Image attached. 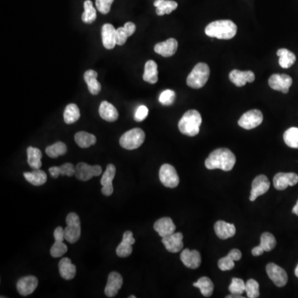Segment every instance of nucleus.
<instances>
[{
	"mask_svg": "<svg viewBox=\"0 0 298 298\" xmlns=\"http://www.w3.org/2000/svg\"><path fill=\"white\" fill-rule=\"evenodd\" d=\"M236 163L235 154L230 149L221 147L212 152L205 160V166L209 170L220 169L229 172L233 169Z\"/></svg>",
	"mask_w": 298,
	"mask_h": 298,
	"instance_id": "1",
	"label": "nucleus"
},
{
	"mask_svg": "<svg viewBox=\"0 0 298 298\" xmlns=\"http://www.w3.org/2000/svg\"><path fill=\"white\" fill-rule=\"evenodd\" d=\"M205 33L217 39H232L237 33V26L231 20H217L206 26Z\"/></svg>",
	"mask_w": 298,
	"mask_h": 298,
	"instance_id": "2",
	"label": "nucleus"
},
{
	"mask_svg": "<svg viewBox=\"0 0 298 298\" xmlns=\"http://www.w3.org/2000/svg\"><path fill=\"white\" fill-rule=\"evenodd\" d=\"M202 123L201 115L197 110H190L186 111L178 123V128L182 134L194 137L200 132V127Z\"/></svg>",
	"mask_w": 298,
	"mask_h": 298,
	"instance_id": "3",
	"label": "nucleus"
},
{
	"mask_svg": "<svg viewBox=\"0 0 298 298\" xmlns=\"http://www.w3.org/2000/svg\"><path fill=\"white\" fill-rule=\"evenodd\" d=\"M210 67L205 63L200 62L194 66L193 70L188 74L186 84L193 89L202 88L210 77Z\"/></svg>",
	"mask_w": 298,
	"mask_h": 298,
	"instance_id": "4",
	"label": "nucleus"
},
{
	"mask_svg": "<svg viewBox=\"0 0 298 298\" xmlns=\"http://www.w3.org/2000/svg\"><path fill=\"white\" fill-rule=\"evenodd\" d=\"M145 133L139 128H133L124 133L119 139V144L127 150L137 149L143 143Z\"/></svg>",
	"mask_w": 298,
	"mask_h": 298,
	"instance_id": "5",
	"label": "nucleus"
},
{
	"mask_svg": "<svg viewBox=\"0 0 298 298\" xmlns=\"http://www.w3.org/2000/svg\"><path fill=\"white\" fill-rule=\"evenodd\" d=\"M65 222L67 226L64 229L65 232V240L70 244L77 243L81 238L82 235V227H81V219L78 214L76 213H70L67 214Z\"/></svg>",
	"mask_w": 298,
	"mask_h": 298,
	"instance_id": "6",
	"label": "nucleus"
},
{
	"mask_svg": "<svg viewBox=\"0 0 298 298\" xmlns=\"http://www.w3.org/2000/svg\"><path fill=\"white\" fill-rule=\"evenodd\" d=\"M159 179L162 184L168 188H175L179 185L180 179L177 171L170 164H163L159 171Z\"/></svg>",
	"mask_w": 298,
	"mask_h": 298,
	"instance_id": "7",
	"label": "nucleus"
},
{
	"mask_svg": "<svg viewBox=\"0 0 298 298\" xmlns=\"http://www.w3.org/2000/svg\"><path fill=\"white\" fill-rule=\"evenodd\" d=\"M263 113L259 110H252L246 112L240 117L238 124L245 129H253L263 123Z\"/></svg>",
	"mask_w": 298,
	"mask_h": 298,
	"instance_id": "8",
	"label": "nucleus"
},
{
	"mask_svg": "<svg viewBox=\"0 0 298 298\" xmlns=\"http://www.w3.org/2000/svg\"><path fill=\"white\" fill-rule=\"evenodd\" d=\"M102 173V168L99 165L91 166L86 163H79L76 167V174L77 179L87 182L93 177H98Z\"/></svg>",
	"mask_w": 298,
	"mask_h": 298,
	"instance_id": "9",
	"label": "nucleus"
},
{
	"mask_svg": "<svg viewBox=\"0 0 298 298\" xmlns=\"http://www.w3.org/2000/svg\"><path fill=\"white\" fill-rule=\"evenodd\" d=\"M270 188V182L265 175H259L254 178L252 182V189L250 191L249 200L254 201L259 196L268 192Z\"/></svg>",
	"mask_w": 298,
	"mask_h": 298,
	"instance_id": "10",
	"label": "nucleus"
},
{
	"mask_svg": "<svg viewBox=\"0 0 298 298\" xmlns=\"http://www.w3.org/2000/svg\"><path fill=\"white\" fill-rule=\"evenodd\" d=\"M268 85L274 91L286 94L292 85V79L288 74H273L268 79Z\"/></svg>",
	"mask_w": 298,
	"mask_h": 298,
	"instance_id": "11",
	"label": "nucleus"
},
{
	"mask_svg": "<svg viewBox=\"0 0 298 298\" xmlns=\"http://www.w3.org/2000/svg\"><path fill=\"white\" fill-rule=\"evenodd\" d=\"M266 272L268 277L273 281L276 286L278 287L284 286L287 282L288 277L286 274V271L280 266L277 265L273 263H268L266 267Z\"/></svg>",
	"mask_w": 298,
	"mask_h": 298,
	"instance_id": "12",
	"label": "nucleus"
},
{
	"mask_svg": "<svg viewBox=\"0 0 298 298\" xmlns=\"http://www.w3.org/2000/svg\"><path fill=\"white\" fill-rule=\"evenodd\" d=\"M54 238L55 243L51 246L50 253L53 258H60L67 252V246L63 243V240H65V232L62 227L59 226L56 228L54 231Z\"/></svg>",
	"mask_w": 298,
	"mask_h": 298,
	"instance_id": "13",
	"label": "nucleus"
},
{
	"mask_svg": "<svg viewBox=\"0 0 298 298\" xmlns=\"http://www.w3.org/2000/svg\"><path fill=\"white\" fill-rule=\"evenodd\" d=\"M298 183V175L293 173H279L273 177V186L278 191H283L288 186H293Z\"/></svg>",
	"mask_w": 298,
	"mask_h": 298,
	"instance_id": "14",
	"label": "nucleus"
},
{
	"mask_svg": "<svg viewBox=\"0 0 298 298\" xmlns=\"http://www.w3.org/2000/svg\"><path fill=\"white\" fill-rule=\"evenodd\" d=\"M116 174V168L114 164H109L106 168L105 173H103L100 183L102 185V192L105 196H111L114 192V186H113V180Z\"/></svg>",
	"mask_w": 298,
	"mask_h": 298,
	"instance_id": "15",
	"label": "nucleus"
},
{
	"mask_svg": "<svg viewBox=\"0 0 298 298\" xmlns=\"http://www.w3.org/2000/svg\"><path fill=\"white\" fill-rule=\"evenodd\" d=\"M123 277L117 272H112L108 276L105 294L108 297H114L123 286Z\"/></svg>",
	"mask_w": 298,
	"mask_h": 298,
	"instance_id": "16",
	"label": "nucleus"
},
{
	"mask_svg": "<svg viewBox=\"0 0 298 298\" xmlns=\"http://www.w3.org/2000/svg\"><path fill=\"white\" fill-rule=\"evenodd\" d=\"M135 243V239L133 238L132 231H127L123 235V240L118 245L116 249V254L120 258H127L130 256L133 252L132 245Z\"/></svg>",
	"mask_w": 298,
	"mask_h": 298,
	"instance_id": "17",
	"label": "nucleus"
},
{
	"mask_svg": "<svg viewBox=\"0 0 298 298\" xmlns=\"http://www.w3.org/2000/svg\"><path fill=\"white\" fill-rule=\"evenodd\" d=\"M38 285V280L34 276H26L17 282V290L21 296H28L35 291Z\"/></svg>",
	"mask_w": 298,
	"mask_h": 298,
	"instance_id": "18",
	"label": "nucleus"
},
{
	"mask_svg": "<svg viewBox=\"0 0 298 298\" xmlns=\"http://www.w3.org/2000/svg\"><path fill=\"white\" fill-rule=\"evenodd\" d=\"M166 249L170 253H178L183 249V235L182 233H173L165 236L162 240Z\"/></svg>",
	"mask_w": 298,
	"mask_h": 298,
	"instance_id": "19",
	"label": "nucleus"
},
{
	"mask_svg": "<svg viewBox=\"0 0 298 298\" xmlns=\"http://www.w3.org/2000/svg\"><path fill=\"white\" fill-rule=\"evenodd\" d=\"M230 80L236 87H245L247 83H252L255 80V74L251 70L241 71L239 70H233L229 74Z\"/></svg>",
	"mask_w": 298,
	"mask_h": 298,
	"instance_id": "20",
	"label": "nucleus"
},
{
	"mask_svg": "<svg viewBox=\"0 0 298 298\" xmlns=\"http://www.w3.org/2000/svg\"><path fill=\"white\" fill-rule=\"evenodd\" d=\"M180 258L186 268L196 269L201 264V256L197 250L184 249L182 250Z\"/></svg>",
	"mask_w": 298,
	"mask_h": 298,
	"instance_id": "21",
	"label": "nucleus"
},
{
	"mask_svg": "<svg viewBox=\"0 0 298 298\" xmlns=\"http://www.w3.org/2000/svg\"><path fill=\"white\" fill-rule=\"evenodd\" d=\"M101 36H102L103 45L105 48L108 50H112L117 45L116 29L114 26L110 24H105L103 25L101 29Z\"/></svg>",
	"mask_w": 298,
	"mask_h": 298,
	"instance_id": "22",
	"label": "nucleus"
},
{
	"mask_svg": "<svg viewBox=\"0 0 298 298\" xmlns=\"http://www.w3.org/2000/svg\"><path fill=\"white\" fill-rule=\"evenodd\" d=\"M178 42L174 38H169L164 42H159L155 45L154 51L156 53L164 56V57H170L173 56L177 51Z\"/></svg>",
	"mask_w": 298,
	"mask_h": 298,
	"instance_id": "23",
	"label": "nucleus"
},
{
	"mask_svg": "<svg viewBox=\"0 0 298 298\" xmlns=\"http://www.w3.org/2000/svg\"><path fill=\"white\" fill-rule=\"evenodd\" d=\"M214 232L220 240H227L233 237L236 233V226L224 220H219L214 224Z\"/></svg>",
	"mask_w": 298,
	"mask_h": 298,
	"instance_id": "24",
	"label": "nucleus"
},
{
	"mask_svg": "<svg viewBox=\"0 0 298 298\" xmlns=\"http://www.w3.org/2000/svg\"><path fill=\"white\" fill-rule=\"evenodd\" d=\"M154 228L162 238L172 235L176 231V226L173 223V219L169 217H163L157 220L154 224Z\"/></svg>",
	"mask_w": 298,
	"mask_h": 298,
	"instance_id": "25",
	"label": "nucleus"
},
{
	"mask_svg": "<svg viewBox=\"0 0 298 298\" xmlns=\"http://www.w3.org/2000/svg\"><path fill=\"white\" fill-rule=\"evenodd\" d=\"M99 114L104 120L108 122L116 121L119 113L116 108L108 101H102L99 108Z\"/></svg>",
	"mask_w": 298,
	"mask_h": 298,
	"instance_id": "26",
	"label": "nucleus"
},
{
	"mask_svg": "<svg viewBox=\"0 0 298 298\" xmlns=\"http://www.w3.org/2000/svg\"><path fill=\"white\" fill-rule=\"evenodd\" d=\"M59 273L63 279L71 280L74 278L77 273V267L71 263L69 258H63L59 262Z\"/></svg>",
	"mask_w": 298,
	"mask_h": 298,
	"instance_id": "27",
	"label": "nucleus"
},
{
	"mask_svg": "<svg viewBox=\"0 0 298 298\" xmlns=\"http://www.w3.org/2000/svg\"><path fill=\"white\" fill-rule=\"evenodd\" d=\"M97 77H98V73L94 70H87L84 74L85 82L88 86L90 93L93 96L98 95L101 91V85L97 81Z\"/></svg>",
	"mask_w": 298,
	"mask_h": 298,
	"instance_id": "28",
	"label": "nucleus"
},
{
	"mask_svg": "<svg viewBox=\"0 0 298 298\" xmlns=\"http://www.w3.org/2000/svg\"><path fill=\"white\" fill-rule=\"evenodd\" d=\"M135 30L136 25L132 22H128L124 27L118 28L116 30L117 45L123 46L125 44L128 37L133 35Z\"/></svg>",
	"mask_w": 298,
	"mask_h": 298,
	"instance_id": "29",
	"label": "nucleus"
},
{
	"mask_svg": "<svg viewBox=\"0 0 298 298\" xmlns=\"http://www.w3.org/2000/svg\"><path fill=\"white\" fill-rule=\"evenodd\" d=\"M159 71H158V65L153 60H149L146 62L144 66V73H143V80L144 82L149 84H156L159 81Z\"/></svg>",
	"mask_w": 298,
	"mask_h": 298,
	"instance_id": "30",
	"label": "nucleus"
},
{
	"mask_svg": "<svg viewBox=\"0 0 298 298\" xmlns=\"http://www.w3.org/2000/svg\"><path fill=\"white\" fill-rule=\"evenodd\" d=\"M154 5L156 8V14L159 16L170 14L177 10L178 6L177 3L173 0H156Z\"/></svg>",
	"mask_w": 298,
	"mask_h": 298,
	"instance_id": "31",
	"label": "nucleus"
},
{
	"mask_svg": "<svg viewBox=\"0 0 298 298\" xmlns=\"http://www.w3.org/2000/svg\"><path fill=\"white\" fill-rule=\"evenodd\" d=\"M24 177L29 183L36 186L44 185L47 180V174L40 169H34L30 173H24Z\"/></svg>",
	"mask_w": 298,
	"mask_h": 298,
	"instance_id": "32",
	"label": "nucleus"
},
{
	"mask_svg": "<svg viewBox=\"0 0 298 298\" xmlns=\"http://www.w3.org/2000/svg\"><path fill=\"white\" fill-rule=\"evenodd\" d=\"M49 173L53 178H57L60 175L72 177L76 174V167L72 163H66L60 167H51L49 168Z\"/></svg>",
	"mask_w": 298,
	"mask_h": 298,
	"instance_id": "33",
	"label": "nucleus"
},
{
	"mask_svg": "<svg viewBox=\"0 0 298 298\" xmlns=\"http://www.w3.org/2000/svg\"><path fill=\"white\" fill-rule=\"evenodd\" d=\"M28 154V163L33 169H40L42 167V152L37 147H28L27 149Z\"/></svg>",
	"mask_w": 298,
	"mask_h": 298,
	"instance_id": "34",
	"label": "nucleus"
},
{
	"mask_svg": "<svg viewBox=\"0 0 298 298\" xmlns=\"http://www.w3.org/2000/svg\"><path fill=\"white\" fill-rule=\"evenodd\" d=\"M74 141L79 147H82V148H87L92 145L96 144L97 139H96V136L93 134L81 131V132L76 133Z\"/></svg>",
	"mask_w": 298,
	"mask_h": 298,
	"instance_id": "35",
	"label": "nucleus"
},
{
	"mask_svg": "<svg viewBox=\"0 0 298 298\" xmlns=\"http://www.w3.org/2000/svg\"><path fill=\"white\" fill-rule=\"evenodd\" d=\"M277 56H279V65L281 67L286 68L291 67L296 61V56L293 52L286 49V48H281L277 52Z\"/></svg>",
	"mask_w": 298,
	"mask_h": 298,
	"instance_id": "36",
	"label": "nucleus"
},
{
	"mask_svg": "<svg viewBox=\"0 0 298 298\" xmlns=\"http://www.w3.org/2000/svg\"><path fill=\"white\" fill-rule=\"evenodd\" d=\"M193 286L200 289V292L205 297H210L214 291V284L207 277H200L197 282H194Z\"/></svg>",
	"mask_w": 298,
	"mask_h": 298,
	"instance_id": "37",
	"label": "nucleus"
},
{
	"mask_svg": "<svg viewBox=\"0 0 298 298\" xmlns=\"http://www.w3.org/2000/svg\"><path fill=\"white\" fill-rule=\"evenodd\" d=\"M63 116H64V121H65V124H74L80 119V116H81L79 108L76 104L68 105L65 107Z\"/></svg>",
	"mask_w": 298,
	"mask_h": 298,
	"instance_id": "38",
	"label": "nucleus"
},
{
	"mask_svg": "<svg viewBox=\"0 0 298 298\" xmlns=\"http://www.w3.org/2000/svg\"><path fill=\"white\" fill-rule=\"evenodd\" d=\"M84 10V13L82 14V21L87 24H92L96 21L97 14L96 9L94 8L93 3L91 2V0L85 1Z\"/></svg>",
	"mask_w": 298,
	"mask_h": 298,
	"instance_id": "39",
	"label": "nucleus"
},
{
	"mask_svg": "<svg viewBox=\"0 0 298 298\" xmlns=\"http://www.w3.org/2000/svg\"><path fill=\"white\" fill-rule=\"evenodd\" d=\"M66 152H67V147L62 142H56V143L48 146L46 148V154L51 159H56L58 157L62 156L66 154Z\"/></svg>",
	"mask_w": 298,
	"mask_h": 298,
	"instance_id": "40",
	"label": "nucleus"
},
{
	"mask_svg": "<svg viewBox=\"0 0 298 298\" xmlns=\"http://www.w3.org/2000/svg\"><path fill=\"white\" fill-rule=\"evenodd\" d=\"M277 241L274 236L271 233L265 232L262 234L260 237V246L264 252H270L276 247Z\"/></svg>",
	"mask_w": 298,
	"mask_h": 298,
	"instance_id": "41",
	"label": "nucleus"
},
{
	"mask_svg": "<svg viewBox=\"0 0 298 298\" xmlns=\"http://www.w3.org/2000/svg\"><path fill=\"white\" fill-rule=\"evenodd\" d=\"M285 143L291 148H298V128H290L283 134Z\"/></svg>",
	"mask_w": 298,
	"mask_h": 298,
	"instance_id": "42",
	"label": "nucleus"
},
{
	"mask_svg": "<svg viewBox=\"0 0 298 298\" xmlns=\"http://www.w3.org/2000/svg\"><path fill=\"white\" fill-rule=\"evenodd\" d=\"M245 283L242 279L234 277L231 281V284L229 286V290L234 295H242L245 291Z\"/></svg>",
	"mask_w": 298,
	"mask_h": 298,
	"instance_id": "43",
	"label": "nucleus"
},
{
	"mask_svg": "<svg viewBox=\"0 0 298 298\" xmlns=\"http://www.w3.org/2000/svg\"><path fill=\"white\" fill-rule=\"evenodd\" d=\"M245 291L249 298H258L259 296V282L254 279H249L245 285Z\"/></svg>",
	"mask_w": 298,
	"mask_h": 298,
	"instance_id": "44",
	"label": "nucleus"
},
{
	"mask_svg": "<svg viewBox=\"0 0 298 298\" xmlns=\"http://www.w3.org/2000/svg\"><path fill=\"white\" fill-rule=\"evenodd\" d=\"M176 100V93L172 90H166L163 91L159 96V102L165 106L173 105Z\"/></svg>",
	"mask_w": 298,
	"mask_h": 298,
	"instance_id": "45",
	"label": "nucleus"
},
{
	"mask_svg": "<svg viewBox=\"0 0 298 298\" xmlns=\"http://www.w3.org/2000/svg\"><path fill=\"white\" fill-rule=\"evenodd\" d=\"M218 267L222 271H229L235 268V261L231 257L227 255L219 259L218 262Z\"/></svg>",
	"mask_w": 298,
	"mask_h": 298,
	"instance_id": "46",
	"label": "nucleus"
},
{
	"mask_svg": "<svg viewBox=\"0 0 298 298\" xmlns=\"http://www.w3.org/2000/svg\"><path fill=\"white\" fill-rule=\"evenodd\" d=\"M113 2L114 0H96V8L101 14H107L110 12Z\"/></svg>",
	"mask_w": 298,
	"mask_h": 298,
	"instance_id": "47",
	"label": "nucleus"
},
{
	"mask_svg": "<svg viewBox=\"0 0 298 298\" xmlns=\"http://www.w3.org/2000/svg\"><path fill=\"white\" fill-rule=\"evenodd\" d=\"M148 115V109L145 105H140L137 107L134 114V119L137 122L143 121Z\"/></svg>",
	"mask_w": 298,
	"mask_h": 298,
	"instance_id": "48",
	"label": "nucleus"
},
{
	"mask_svg": "<svg viewBox=\"0 0 298 298\" xmlns=\"http://www.w3.org/2000/svg\"><path fill=\"white\" fill-rule=\"evenodd\" d=\"M229 256L231 257V259L234 261H239L242 258V253L240 250L237 249H234L231 250L228 254Z\"/></svg>",
	"mask_w": 298,
	"mask_h": 298,
	"instance_id": "49",
	"label": "nucleus"
},
{
	"mask_svg": "<svg viewBox=\"0 0 298 298\" xmlns=\"http://www.w3.org/2000/svg\"><path fill=\"white\" fill-rule=\"evenodd\" d=\"M263 253H264L263 249H262L259 245L252 249V254H253L254 256H260V255H262Z\"/></svg>",
	"mask_w": 298,
	"mask_h": 298,
	"instance_id": "50",
	"label": "nucleus"
},
{
	"mask_svg": "<svg viewBox=\"0 0 298 298\" xmlns=\"http://www.w3.org/2000/svg\"><path fill=\"white\" fill-rule=\"evenodd\" d=\"M292 213L296 214V215H298V200L296 201V204L294 206L293 209H292Z\"/></svg>",
	"mask_w": 298,
	"mask_h": 298,
	"instance_id": "51",
	"label": "nucleus"
},
{
	"mask_svg": "<svg viewBox=\"0 0 298 298\" xmlns=\"http://www.w3.org/2000/svg\"><path fill=\"white\" fill-rule=\"evenodd\" d=\"M244 298V296H241V295H234V294H231L230 296H226V298Z\"/></svg>",
	"mask_w": 298,
	"mask_h": 298,
	"instance_id": "52",
	"label": "nucleus"
},
{
	"mask_svg": "<svg viewBox=\"0 0 298 298\" xmlns=\"http://www.w3.org/2000/svg\"><path fill=\"white\" fill-rule=\"evenodd\" d=\"M295 275L298 277V265L296 266V269H295Z\"/></svg>",
	"mask_w": 298,
	"mask_h": 298,
	"instance_id": "53",
	"label": "nucleus"
},
{
	"mask_svg": "<svg viewBox=\"0 0 298 298\" xmlns=\"http://www.w3.org/2000/svg\"><path fill=\"white\" fill-rule=\"evenodd\" d=\"M128 297H129V298H136V296H128Z\"/></svg>",
	"mask_w": 298,
	"mask_h": 298,
	"instance_id": "54",
	"label": "nucleus"
}]
</instances>
